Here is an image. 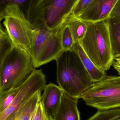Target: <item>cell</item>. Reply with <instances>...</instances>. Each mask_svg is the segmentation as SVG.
<instances>
[{"instance_id": "obj_1", "label": "cell", "mask_w": 120, "mask_h": 120, "mask_svg": "<svg viewBox=\"0 0 120 120\" xmlns=\"http://www.w3.org/2000/svg\"><path fill=\"white\" fill-rule=\"evenodd\" d=\"M56 79L64 93L73 98H80L94 83L77 53L73 49L63 51L58 56Z\"/></svg>"}, {"instance_id": "obj_2", "label": "cell", "mask_w": 120, "mask_h": 120, "mask_svg": "<svg viewBox=\"0 0 120 120\" xmlns=\"http://www.w3.org/2000/svg\"><path fill=\"white\" fill-rule=\"evenodd\" d=\"M77 0H30L24 12L35 28L53 30L72 13Z\"/></svg>"}, {"instance_id": "obj_3", "label": "cell", "mask_w": 120, "mask_h": 120, "mask_svg": "<svg viewBox=\"0 0 120 120\" xmlns=\"http://www.w3.org/2000/svg\"><path fill=\"white\" fill-rule=\"evenodd\" d=\"M86 22V32L79 43L94 64L105 72L113 60L107 20Z\"/></svg>"}, {"instance_id": "obj_4", "label": "cell", "mask_w": 120, "mask_h": 120, "mask_svg": "<svg viewBox=\"0 0 120 120\" xmlns=\"http://www.w3.org/2000/svg\"><path fill=\"white\" fill-rule=\"evenodd\" d=\"M35 69L31 55L12 44L1 68L0 93L21 86Z\"/></svg>"}, {"instance_id": "obj_5", "label": "cell", "mask_w": 120, "mask_h": 120, "mask_svg": "<svg viewBox=\"0 0 120 120\" xmlns=\"http://www.w3.org/2000/svg\"><path fill=\"white\" fill-rule=\"evenodd\" d=\"M5 31L13 45L31 56L34 32L36 28L30 22L17 5H7L3 9Z\"/></svg>"}, {"instance_id": "obj_6", "label": "cell", "mask_w": 120, "mask_h": 120, "mask_svg": "<svg viewBox=\"0 0 120 120\" xmlns=\"http://www.w3.org/2000/svg\"><path fill=\"white\" fill-rule=\"evenodd\" d=\"M86 104L98 110L120 107V77L107 76L85 91L80 98Z\"/></svg>"}, {"instance_id": "obj_7", "label": "cell", "mask_w": 120, "mask_h": 120, "mask_svg": "<svg viewBox=\"0 0 120 120\" xmlns=\"http://www.w3.org/2000/svg\"><path fill=\"white\" fill-rule=\"evenodd\" d=\"M62 26L53 30L36 28L34 32L31 57L35 68L55 60L63 51Z\"/></svg>"}, {"instance_id": "obj_8", "label": "cell", "mask_w": 120, "mask_h": 120, "mask_svg": "<svg viewBox=\"0 0 120 120\" xmlns=\"http://www.w3.org/2000/svg\"><path fill=\"white\" fill-rule=\"evenodd\" d=\"M46 85V77L42 70L35 69L29 78L21 85L12 103L0 113V120H6L37 92L43 91Z\"/></svg>"}, {"instance_id": "obj_9", "label": "cell", "mask_w": 120, "mask_h": 120, "mask_svg": "<svg viewBox=\"0 0 120 120\" xmlns=\"http://www.w3.org/2000/svg\"><path fill=\"white\" fill-rule=\"evenodd\" d=\"M119 0H93L77 17L85 22L106 19Z\"/></svg>"}, {"instance_id": "obj_10", "label": "cell", "mask_w": 120, "mask_h": 120, "mask_svg": "<svg viewBox=\"0 0 120 120\" xmlns=\"http://www.w3.org/2000/svg\"><path fill=\"white\" fill-rule=\"evenodd\" d=\"M43 90L41 101L48 117L54 120L64 92L59 86L52 83L46 85Z\"/></svg>"}, {"instance_id": "obj_11", "label": "cell", "mask_w": 120, "mask_h": 120, "mask_svg": "<svg viewBox=\"0 0 120 120\" xmlns=\"http://www.w3.org/2000/svg\"><path fill=\"white\" fill-rule=\"evenodd\" d=\"M78 100L70 97L64 92L54 120H80L77 106Z\"/></svg>"}, {"instance_id": "obj_12", "label": "cell", "mask_w": 120, "mask_h": 120, "mask_svg": "<svg viewBox=\"0 0 120 120\" xmlns=\"http://www.w3.org/2000/svg\"><path fill=\"white\" fill-rule=\"evenodd\" d=\"M41 91L35 93L17 111L5 120H30L39 102L41 101Z\"/></svg>"}, {"instance_id": "obj_13", "label": "cell", "mask_w": 120, "mask_h": 120, "mask_svg": "<svg viewBox=\"0 0 120 120\" xmlns=\"http://www.w3.org/2000/svg\"><path fill=\"white\" fill-rule=\"evenodd\" d=\"M72 49L77 53L85 68L94 82L99 81L107 75L105 71L100 70L94 64L85 53L79 42L75 43Z\"/></svg>"}, {"instance_id": "obj_14", "label": "cell", "mask_w": 120, "mask_h": 120, "mask_svg": "<svg viewBox=\"0 0 120 120\" xmlns=\"http://www.w3.org/2000/svg\"><path fill=\"white\" fill-rule=\"evenodd\" d=\"M106 20L113 59L120 58V19L110 17Z\"/></svg>"}, {"instance_id": "obj_15", "label": "cell", "mask_w": 120, "mask_h": 120, "mask_svg": "<svg viewBox=\"0 0 120 120\" xmlns=\"http://www.w3.org/2000/svg\"><path fill=\"white\" fill-rule=\"evenodd\" d=\"M64 22L70 28L74 43L80 42L86 32V22L73 15L71 13L66 18Z\"/></svg>"}, {"instance_id": "obj_16", "label": "cell", "mask_w": 120, "mask_h": 120, "mask_svg": "<svg viewBox=\"0 0 120 120\" xmlns=\"http://www.w3.org/2000/svg\"><path fill=\"white\" fill-rule=\"evenodd\" d=\"M12 46L5 31L2 29L0 31V75L4 61Z\"/></svg>"}, {"instance_id": "obj_17", "label": "cell", "mask_w": 120, "mask_h": 120, "mask_svg": "<svg viewBox=\"0 0 120 120\" xmlns=\"http://www.w3.org/2000/svg\"><path fill=\"white\" fill-rule=\"evenodd\" d=\"M20 86L0 93V113L12 103L19 92Z\"/></svg>"}, {"instance_id": "obj_18", "label": "cell", "mask_w": 120, "mask_h": 120, "mask_svg": "<svg viewBox=\"0 0 120 120\" xmlns=\"http://www.w3.org/2000/svg\"><path fill=\"white\" fill-rule=\"evenodd\" d=\"M87 120H120V110L117 108L108 110H98Z\"/></svg>"}, {"instance_id": "obj_19", "label": "cell", "mask_w": 120, "mask_h": 120, "mask_svg": "<svg viewBox=\"0 0 120 120\" xmlns=\"http://www.w3.org/2000/svg\"><path fill=\"white\" fill-rule=\"evenodd\" d=\"M62 26L61 42L63 51L70 50L74 43L73 37L70 28L65 22Z\"/></svg>"}, {"instance_id": "obj_20", "label": "cell", "mask_w": 120, "mask_h": 120, "mask_svg": "<svg viewBox=\"0 0 120 120\" xmlns=\"http://www.w3.org/2000/svg\"><path fill=\"white\" fill-rule=\"evenodd\" d=\"M30 120H52L46 115L41 101L38 103Z\"/></svg>"}, {"instance_id": "obj_21", "label": "cell", "mask_w": 120, "mask_h": 120, "mask_svg": "<svg viewBox=\"0 0 120 120\" xmlns=\"http://www.w3.org/2000/svg\"><path fill=\"white\" fill-rule=\"evenodd\" d=\"M93 0H77L75 3L72 13L76 17H78Z\"/></svg>"}, {"instance_id": "obj_22", "label": "cell", "mask_w": 120, "mask_h": 120, "mask_svg": "<svg viewBox=\"0 0 120 120\" xmlns=\"http://www.w3.org/2000/svg\"><path fill=\"white\" fill-rule=\"evenodd\" d=\"M30 0H0V9L3 10L7 5L10 4L17 5L24 12L25 7Z\"/></svg>"}, {"instance_id": "obj_23", "label": "cell", "mask_w": 120, "mask_h": 120, "mask_svg": "<svg viewBox=\"0 0 120 120\" xmlns=\"http://www.w3.org/2000/svg\"><path fill=\"white\" fill-rule=\"evenodd\" d=\"M114 17L120 19V0L118 1L113 8L110 13L109 17Z\"/></svg>"}, {"instance_id": "obj_24", "label": "cell", "mask_w": 120, "mask_h": 120, "mask_svg": "<svg viewBox=\"0 0 120 120\" xmlns=\"http://www.w3.org/2000/svg\"><path fill=\"white\" fill-rule=\"evenodd\" d=\"M115 69L117 71L118 75L120 74V58L117 59H113L112 62V65Z\"/></svg>"}, {"instance_id": "obj_25", "label": "cell", "mask_w": 120, "mask_h": 120, "mask_svg": "<svg viewBox=\"0 0 120 120\" xmlns=\"http://www.w3.org/2000/svg\"><path fill=\"white\" fill-rule=\"evenodd\" d=\"M4 18V12L3 10L0 9V28L1 27L0 22Z\"/></svg>"}, {"instance_id": "obj_26", "label": "cell", "mask_w": 120, "mask_h": 120, "mask_svg": "<svg viewBox=\"0 0 120 120\" xmlns=\"http://www.w3.org/2000/svg\"><path fill=\"white\" fill-rule=\"evenodd\" d=\"M2 27H1L0 28V31L1 30V29H2Z\"/></svg>"}]
</instances>
